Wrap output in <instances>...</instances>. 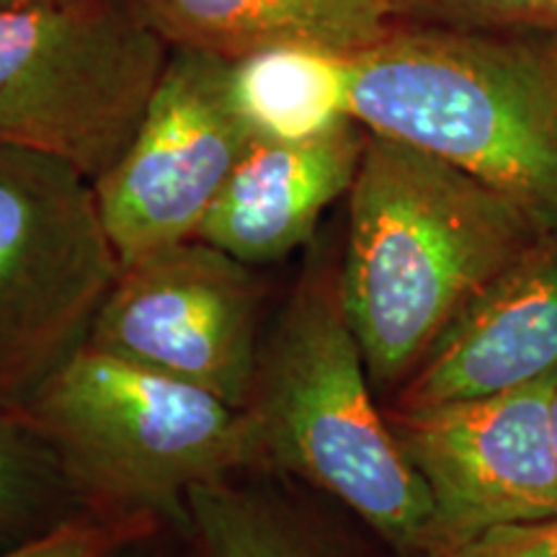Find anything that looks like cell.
<instances>
[{
	"instance_id": "6da1fadb",
	"label": "cell",
	"mask_w": 557,
	"mask_h": 557,
	"mask_svg": "<svg viewBox=\"0 0 557 557\" xmlns=\"http://www.w3.org/2000/svg\"><path fill=\"white\" fill-rule=\"evenodd\" d=\"M346 197L341 295L377 387L406 382L500 276L557 233L449 160L374 132Z\"/></svg>"
},
{
	"instance_id": "3957f363",
	"label": "cell",
	"mask_w": 557,
	"mask_h": 557,
	"mask_svg": "<svg viewBox=\"0 0 557 557\" xmlns=\"http://www.w3.org/2000/svg\"><path fill=\"white\" fill-rule=\"evenodd\" d=\"M369 385L341 274L310 271L261 344L246 408L261 465L331 493L398 553L431 557L434 498L408 462L389 418L374 406Z\"/></svg>"
},
{
	"instance_id": "d6986e66",
	"label": "cell",
	"mask_w": 557,
	"mask_h": 557,
	"mask_svg": "<svg viewBox=\"0 0 557 557\" xmlns=\"http://www.w3.org/2000/svg\"><path fill=\"white\" fill-rule=\"evenodd\" d=\"M549 416H553V431H555V444H557V385L553 393V403H549Z\"/></svg>"
},
{
	"instance_id": "e0dca14e",
	"label": "cell",
	"mask_w": 557,
	"mask_h": 557,
	"mask_svg": "<svg viewBox=\"0 0 557 557\" xmlns=\"http://www.w3.org/2000/svg\"><path fill=\"white\" fill-rule=\"evenodd\" d=\"M438 557H557V517L485 529Z\"/></svg>"
},
{
	"instance_id": "30bf717a",
	"label": "cell",
	"mask_w": 557,
	"mask_h": 557,
	"mask_svg": "<svg viewBox=\"0 0 557 557\" xmlns=\"http://www.w3.org/2000/svg\"><path fill=\"white\" fill-rule=\"evenodd\" d=\"M557 374V233L500 276L406 380L398 410L483 398Z\"/></svg>"
},
{
	"instance_id": "44dd1931",
	"label": "cell",
	"mask_w": 557,
	"mask_h": 557,
	"mask_svg": "<svg viewBox=\"0 0 557 557\" xmlns=\"http://www.w3.org/2000/svg\"><path fill=\"white\" fill-rule=\"evenodd\" d=\"M0 3H5V0H0Z\"/></svg>"
},
{
	"instance_id": "9c48e42d",
	"label": "cell",
	"mask_w": 557,
	"mask_h": 557,
	"mask_svg": "<svg viewBox=\"0 0 557 557\" xmlns=\"http://www.w3.org/2000/svg\"><path fill=\"white\" fill-rule=\"evenodd\" d=\"M557 374L483 398L389 413L436 508L438 557L485 529L557 517Z\"/></svg>"
},
{
	"instance_id": "8fae6325",
	"label": "cell",
	"mask_w": 557,
	"mask_h": 557,
	"mask_svg": "<svg viewBox=\"0 0 557 557\" xmlns=\"http://www.w3.org/2000/svg\"><path fill=\"white\" fill-rule=\"evenodd\" d=\"M369 132L357 120L297 139L259 137L214 199L197 238L259 267L305 246L351 189Z\"/></svg>"
},
{
	"instance_id": "277c9868",
	"label": "cell",
	"mask_w": 557,
	"mask_h": 557,
	"mask_svg": "<svg viewBox=\"0 0 557 557\" xmlns=\"http://www.w3.org/2000/svg\"><path fill=\"white\" fill-rule=\"evenodd\" d=\"M13 413L101 513L186 521L194 485L261 465L246 408L86 344Z\"/></svg>"
},
{
	"instance_id": "5b68a950",
	"label": "cell",
	"mask_w": 557,
	"mask_h": 557,
	"mask_svg": "<svg viewBox=\"0 0 557 557\" xmlns=\"http://www.w3.org/2000/svg\"><path fill=\"white\" fill-rule=\"evenodd\" d=\"M171 52L137 0H5L0 145L96 184L135 139Z\"/></svg>"
},
{
	"instance_id": "9a60e30c",
	"label": "cell",
	"mask_w": 557,
	"mask_h": 557,
	"mask_svg": "<svg viewBox=\"0 0 557 557\" xmlns=\"http://www.w3.org/2000/svg\"><path fill=\"white\" fill-rule=\"evenodd\" d=\"M398 24L465 32H557V0H387Z\"/></svg>"
},
{
	"instance_id": "5bb4252c",
	"label": "cell",
	"mask_w": 557,
	"mask_h": 557,
	"mask_svg": "<svg viewBox=\"0 0 557 557\" xmlns=\"http://www.w3.org/2000/svg\"><path fill=\"white\" fill-rule=\"evenodd\" d=\"M186 527L199 557H338L282 500L233 485L230 478L191 487Z\"/></svg>"
},
{
	"instance_id": "2e32d148",
	"label": "cell",
	"mask_w": 557,
	"mask_h": 557,
	"mask_svg": "<svg viewBox=\"0 0 557 557\" xmlns=\"http://www.w3.org/2000/svg\"><path fill=\"white\" fill-rule=\"evenodd\" d=\"M156 517L101 513L90 521H65L24 545L0 549V557H120L156 529Z\"/></svg>"
},
{
	"instance_id": "ac0fdd59",
	"label": "cell",
	"mask_w": 557,
	"mask_h": 557,
	"mask_svg": "<svg viewBox=\"0 0 557 557\" xmlns=\"http://www.w3.org/2000/svg\"><path fill=\"white\" fill-rule=\"evenodd\" d=\"M32 462L24 442L0 431V527L24 511L32 500Z\"/></svg>"
},
{
	"instance_id": "ffe728a7",
	"label": "cell",
	"mask_w": 557,
	"mask_h": 557,
	"mask_svg": "<svg viewBox=\"0 0 557 557\" xmlns=\"http://www.w3.org/2000/svg\"><path fill=\"white\" fill-rule=\"evenodd\" d=\"M132 547H135V545H132ZM124 555H127V549H124V553H122V555H120V557H124Z\"/></svg>"
},
{
	"instance_id": "52a82bcc",
	"label": "cell",
	"mask_w": 557,
	"mask_h": 557,
	"mask_svg": "<svg viewBox=\"0 0 557 557\" xmlns=\"http://www.w3.org/2000/svg\"><path fill=\"white\" fill-rule=\"evenodd\" d=\"M256 139L233 62L173 50L135 139L94 184L120 261L197 238Z\"/></svg>"
},
{
	"instance_id": "4fadbf2b",
	"label": "cell",
	"mask_w": 557,
	"mask_h": 557,
	"mask_svg": "<svg viewBox=\"0 0 557 557\" xmlns=\"http://www.w3.org/2000/svg\"><path fill=\"white\" fill-rule=\"evenodd\" d=\"M233 67L240 107L259 137H310L351 120V54L276 47Z\"/></svg>"
},
{
	"instance_id": "8992f818",
	"label": "cell",
	"mask_w": 557,
	"mask_h": 557,
	"mask_svg": "<svg viewBox=\"0 0 557 557\" xmlns=\"http://www.w3.org/2000/svg\"><path fill=\"white\" fill-rule=\"evenodd\" d=\"M120 267L94 184L0 145V406H24L86 344Z\"/></svg>"
},
{
	"instance_id": "7a4b0ae2",
	"label": "cell",
	"mask_w": 557,
	"mask_h": 557,
	"mask_svg": "<svg viewBox=\"0 0 557 557\" xmlns=\"http://www.w3.org/2000/svg\"><path fill=\"white\" fill-rule=\"evenodd\" d=\"M348 111L557 227V32L395 24L351 54Z\"/></svg>"
},
{
	"instance_id": "ba28073f",
	"label": "cell",
	"mask_w": 557,
	"mask_h": 557,
	"mask_svg": "<svg viewBox=\"0 0 557 557\" xmlns=\"http://www.w3.org/2000/svg\"><path fill=\"white\" fill-rule=\"evenodd\" d=\"M201 238L122 261L86 346L248 408L259 372V284Z\"/></svg>"
},
{
	"instance_id": "7c38bea8",
	"label": "cell",
	"mask_w": 557,
	"mask_h": 557,
	"mask_svg": "<svg viewBox=\"0 0 557 557\" xmlns=\"http://www.w3.org/2000/svg\"><path fill=\"white\" fill-rule=\"evenodd\" d=\"M173 50L238 62L276 47L359 54L393 32L387 0H137Z\"/></svg>"
}]
</instances>
